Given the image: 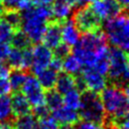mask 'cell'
I'll use <instances>...</instances> for the list:
<instances>
[{"label":"cell","mask_w":129,"mask_h":129,"mask_svg":"<svg viewBox=\"0 0 129 129\" xmlns=\"http://www.w3.org/2000/svg\"><path fill=\"white\" fill-rule=\"evenodd\" d=\"M21 13V30L28 36L31 42H39L42 39L47 21L52 19L50 6L34 4Z\"/></svg>","instance_id":"cell-1"},{"label":"cell","mask_w":129,"mask_h":129,"mask_svg":"<svg viewBox=\"0 0 129 129\" xmlns=\"http://www.w3.org/2000/svg\"><path fill=\"white\" fill-rule=\"evenodd\" d=\"M107 37L101 29L84 33L79 41L74 45L73 55L82 66L92 67L98 53L108 48Z\"/></svg>","instance_id":"cell-2"},{"label":"cell","mask_w":129,"mask_h":129,"mask_svg":"<svg viewBox=\"0 0 129 129\" xmlns=\"http://www.w3.org/2000/svg\"><path fill=\"white\" fill-rule=\"evenodd\" d=\"M106 118L121 119L128 115V88L115 84L106 86L100 94Z\"/></svg>","instance_id":"cell-3"},{"label":"cell","mask_w":129,"mask_h":129,"mask_svg":"<svg viewBox=\"0 0 129 129\" xmlns=\"http://www.w3.org/2000/svg\"><path fill=\"white\" fill-rule=\"evenodd\" d=\"M104 29L107 40L113 46L127 51L129 46V21L127 10L113 18L107 19Z\"/></svg>","instance_id":"cell-4"},{"label":"cell","mask_w":129,"mask_h":129,"mask_svg":"<svg viewBox=\"0 0 129 129\" xmlns=\"http://www.w3.org/2000/svg\"><path fill=\"white\" fill-rule=\"evenodd\" d=\"M79 117L82 121L92 122L95 124H104L106 113L98 93L86 90L82 93L79 107Z\"/></svg>","instance_id":"cell-5"},{"label":"cell","mask_w":129,"mask_h":129,"mask_svg":"<svg viewBox=\"0 0 129 129\" xmlns=\"http://www.w3.org/2000/svg\"><path fill=\"white\" fill-rule=\"evenodd\" d=\"M109 58L110 63L107 75L111 84H115L121 87L127 86L129 77L127 51L113 46L109 49Z\"/></svg>","instance_id":"cell-6"},{"label":"cell","mask_w":129,"mask_h":129,"mask_svg":"<svg viewBox=\"0 0 129 129\" xmlns=\"http://www.w3.org/2000/svg\"><path fill=\"white\" fill-rule=\"evenodd\" d=\"M72 20L74 21L78 30L83 33L99 30L102 26V20L96 15L90 4L79 6L73 13Z\"/></svg>","instance_id":"cell-7"},{"label":"cell","mask_w":129,"mask_h":129,"mask_svg":"<svg viewBox=\"0 0 129 129\" xmlns=\"http://www.w3.org/2000/svg\"><path fill=\"white\" fill-rule=\"evenodd\" d=\"M20 90L31 107L35 108L41 105H45V93L36 77L27 76Z\"/></svg>","instance_id":"cell-8"},{"label":"cell","mask_w":129,"mask_h":129,"mask_svg":"<svg viewBox=\"0 0 129 129\" xmlns=\"http://www.w3.org/2000/svg\"><path fill=\"white\" fill-rule=\"evenodd\" d=\"M90 6L101 20L113 18L127 9L118 0H95Z\"/></svg>","instance_id":"cell-9"},{"label":"cell","mask_w":129,"mask_h":129,"mask_svg":"<svg viewBox=\"0 0 129 129\" xmlns=\"http://www.w3.org/2000/svg\"><path fill=\"white\" fill-rule=\"evenodd\" d=\"M53 57L52 50L44 44H36L31 48V66L30 69L34 74L47 68Z\"/></svg>","instance_id":"cell-10"},{"label":"cell","mask_w":129,"mask_h":129,"mask_svg":"<svg viewBox=\"0 0 129 129\" xmlns=\"http://www.w3.org/2000/svg\"><path fill=\"white\" fill-rule=\"evenodd\" d=\"M82 78L86 85L87 90L100 93L107 86V79L104 75L97 72L92 67H86L82 72Z\"/></svg>","instance_id":"cell-11"},{"label":"cell","mask_w":129,"mask_h":129,"mask_svg":"<svg viewBox=\"0 0 129 129\" xmlns=\"http://www.w3.org/2000/svg\"><path fill=\"white\" fill-rule=\"evenodd\" d=\"M60 22L61 21L55 19H50L47 21L41 40L43 41V44L50 49H53L59 43L62 42L61 32H60Z\"/></svg>","instance_id":"cell-12"},{"label":"cell","mask_w":129,"mask_h":129,"mask_svg":"<svg viewBox=\"0 0 129 129\" xmlns=\"http://www.w3.org/2000/svg\"><path fill=\"white\" fill-rule=\"evenodd\" d=\"M51 115L52 118L60 125H75L80 120L77 110L68 108L66 106H60L59 108L51 111Z\"/></svg>","instance_id":"cell-13"},{"label":"cell","mask_w":129,"mask_h":129,"mask_svg":"<svg viewBox=\"0 0 129 129\" xmlns=\"http://www.w3.org/2000/svg\"><path fill=\"white\" fill-rule=\"evenodd\" d=\"M61 40L69 46H74L80 39V31L72 19H66L60 22Z\"/></svg>","instance_id":"cell-14"},{"label":"cell","mask_w":129,"mask_h":129,"mask_svg":"<svg viewBox=\"0 0 129 129\" xmlns=\"http://www.w3.org/2000/svg\"><path fill=\"white\" fill-rule=\"evenodd\" d=\"M10 104H11V110H12L13 117L21 116V115L28 114L31 112L30 104L28 103L25 96L19 91L14 92V94L10 98Z\"/></svg>","instance_id":"cell-15"},{"label":"cell","mask_w":129,"mask_h":129,"mask_svg":"<svg viewBox=\"0 0 129 129\" xmlns=\"http://www.w3.org/2000/svg\"><path fill=\"white\" fill-rule=\"evenodd\" d=\"M57 74H58L57 72H55L51 68L47 67V68L41 70L40 72H38L35 75H36V79L39 82L42 89L44 91H48V90H51V89L54 88L56 78H57Z\"/></svg>","instance_id":"cell-16"},{"label":"cell","mask_w":129,"mask_h":129,"mask_svg":"<svg viewBox=\"0 0 129 129\" xmlns=\"http://www.w3.org/2000/svg\"><path fill=\"white\" fill-rule=\"evenodd\" d=\"M50 10L52 18L58 21H63L68 19L72 12V6L69 5L63 0H53L50 4Z\"/></svg>","instance_id":"cell-17"},{"label":"cell","mask_w":129,"mask_h":129,"mask_svg":"<svg viewBox=\"0 0 129 129\" xmlns=\"http://www.w3.org/2000/svg\"><path fill=\"white\" fill-rule=\"evenodd\" d=\"M54 88L61 95H63L64 93L69 92L70 90L76 88L75 76H73L71 74H68L66 72L57 74V78H56V82H55Z\"/></svg>","instance_id":"cell-18"},{"label":"cell","mask_w":129,"mask_h":129,"mask_svg":"<svg viewBox=\"0 0 129 129\" xmlns=\"http://www.w3.org/2000/svg\"><path fill=\"white\" fill-rule=\"evenodd\" d=\"M0 16H1V19L6 23H8L14 30L20 29L21 12L17 8H4Z\"/></svg>","instance_id":"cell-19"},{"label":"cell","mask_w":129,"mask_h":129,"mask_svg":"<svg viewBox=\"0 0 129 129\" xmlns=\"http://www.w3.org/2000/svg\"><path fill=\"white\" fill-rule=\"evenodd\" d=\"M11 124L14 129H34L36 124V117L31 113L24 114L14 117V119L11 121Z\"/></svg>","instance_id":"cell-20"},{"label":"cell","mask_w":129,"mask_h":129,"mask_svg":"<svg viewBox=\"0 0 129 129\" xmlns=\"http://www.w3.org/2000/svg\"><path fill=\"white\" fill-rule=\"evenodd\" d=\"M27 72L19 69H13L9 75H8V81L11 87V90L14 92H17L21 89L22 85L24 84L26 78H27Z\"/></svg>","instance_id":"cell-21"},{"label":"cell","mask_w":129,"mask_h":129,"mask_svg":"<svg viewBox=\"0 0 129 129\" xmlns=\"http://www.w3.org/2000/svg\"><path fill=\"white\" fill-rule=\"evenodd\" d=\"M109 63H110V58H109V48L104 49L98 55L96 56L92 68H94L97 72H99L102 75H107L108 70H109Z\"/></svg>","instance_id":"cell-22"},{"label":"cell","mask_w":129,"mask_h":129,"mask_svg":"<svg viewBox=\"0 0 129 129\" xmlns=\"http://www.w3.org/2000/svg\"><path fill=\"white\" fill-rule=\"evenodd\" d=\"M9 44H11L13 47L18 48V49H25V48L30 47L31 41L29 40L28 36L20 28V29L14 30Z\"/></svg>","instance_id":"cell-23"},{"label":"cell","mask_w":129,"mask_h":129,"mask_svg":"<svg viewBox=\"0 0 129 129\" xmlns=\"http://www.w3.org/2000/svg\"><path fill=\"white\" fill-rule=\"evenodd\" d=\"M81 96H82V93L79 92L76 88H74L63 94L62 104H64V106L68 108L78 110L81 103Z\"/></svg>","instance_id":"cell-24"},{"label":"cell","mask_w":129,"mask_h":129,"mask_svg":"<svg viewBox=\"0 0 129 129\" xmlns=\"http://www.w3.org/2000/svg\"><path fill=\"white\" fill-rule=\"evenodd\" d=\"M62 70L68 74L76 76L81 73L82 64L73 54H69L62 59Z\"/></svg>","instance_id":"cell-25"},{"label":"cell","mask_w":129,"mask_h":129,"mask_svg":"<svg viewBox=\"0 0 129 129\" xmlns=\"http://www.w3.org/2000/svg\"><path fill=\"white\" fill-rule=\"evenodd\" d=\"M45 105L49 111H53L62 106V97L56 90H48L45 93Z\"/></svg>","instance_id":"cell-26"},{"label":"cell","mask_w":129,"mask_h":129,"mask_svg":"<svg viewBox=\"0 0 129 129\" xmlns=\"http://www.w3.org/2000/svg\"><path fill=\"white\" fill-rule=\"evenodd\" d=\"M22 59H23V49H18L15 47H10L8 55L6 57L7 63L9 68L12 69H19L21 70L22 67Z\"/></svg>","instance_id":"cell-27"},{"label":"cell","mask_w":129,"mask_h":129,"mask_svg":"<svg viewBox=\"0 0 129 129\" xmlns=\"http://www.w3.org/2000/svg\"><path fill=\"white\" fill-rule=\"evenodd\" d=\"M13 117L11 104H10V97L7 96H0V123L8 122Z\"/></svg>","instance_id":"cell-28"},{"label":"cell","mask_w":129,"mask_h":129,"mask_svg":"<svg viewBox=\"0 0 129 129\" xmlns=\"http://www.w3.org/2000/svg\"><path fill=\"white\" fill-rule=\"evenodd\" d=\"M59 125L58 123L52 118V117H43L39 118L36 121L34 129H58Z\"/></svg>","instance_id":"cell-29"},{"label":"cell","mask_w":129,"mask_h":129,"mask_svg":"<svg viewBox=\"0 0 129 129\" xmlns=\"http://www.w3.org/2000/svg\"><path fill=\"white\" fill-rule=\"evenodd\" d=\"M13 32H14V29L8 23L1 20V23H0V40L9 43Z\"/></svg>","instance_id":"cell-30"},{"label":"cell","mask_w":129,"mask_h":129,"mask_svg":"<svg viewBox=\"0 0 129 129\" xmlns=\"http://www.w3.org/2000/svg\"><path fill=\"white\" fill-rule=\"evenodd\" d=\"M53 49H54V52H52V53H53V56L58 57V58H60V59H63V58H64L67 55H69L70 52H71V46H69L68 44H66V43H63V42L59 43V44H58L56 47H54Z\"/></svg>","instance_id":"cell-31"},{"label":"cell","mask_w":129,"mask_h":129,"mask_svg":"<svg viewBox=\"0 0 129 129\" xmlns=\"http://www.w3.org/2000/svg\"><path fill=\"white\" fill-rule=\"evenodd\" d=\"M11 91L8 78H0V96H7Z\"/></svg>","instance_id":"cell-32"},{"label":"cell","mask_w":129,"mask_h":129,"mask_svg":"<svg viewBox=\"0 0 129 129\" xmlns=\"http://www.w3.org/2000/svg\"><path fill=\"white\" fill-rule=\"evenodd\" d=\"M48 113H49V109L46 107V105H41L33 108V115L38 119L48 116Z\"/></svg>","instance_id":"cell-33"},{"label":"cell","mask_w":129,"mask_h":129,"mask_svg":"<svg viewBox=\"0 0 129 129\" xmlns=\"http://www.w3.org/2000/svg\"><path fill=\"white\" fill-rule=\"evenodd\" d=\"M9 50H10V44L0 40V62H3L4 60H6Z\"/></svg>","instance_id":"cell-34"},{"label":"cell","mask_w":129,"mask_h":129,"mask_svg":"<svg viewBox=\"0 0 129 129\" xmlns=\"http://www.w3.org/2000/svg\"><path fill=\"white\" fill-rule=\"evenodd\" d=\"M97 127H98V124L87 122V121L78 122L77 124L74 125V129H97Z\"/></svg>","instance_id":"cell-35"},{"label":"cell","mask_w":129,"mask_h":129,"mask_svg":"<svg viewBox=\"0 0 129 129\" xmlns=\"http://www.w3.org/2000/svg\"><path fill=\"white\" fill-rule=\"evenodd\" d=\"M10 73V69L3 62H0V78H8Z\"/></svg>","instance_id":"cell-36"},{"label":"cell","mask_w":129,"mask_h":129,"mask_svg":"<svg viewBox=\"0 0 129 129\" xmlns=\"http://www.w3.org/2000/svg\"><path fill=\"white\" fill-rule=\"evenodd\" d=\"M18 0H2L4 8H16Z\"/></svg>","instance_id":"cell-37"},{"label":"cell","mask_w":129,"mask_h":129,"mask_svg":"<svg viewBox=\"0 0 129 129\" xmlns=\"http://www.w3.org/2000/svg\"><path fill=\"white\" fill-rule=\"evenodd\" d=\"M32 1L36 5H46V6H50V4L53 2V0H32Z\"/></svg>","instance_id":"cell-38"},{"label":"cell","mask_w":129,"mask_h":129,"mask_svg":"<svg viewBox=\"0 0 129 129\" xmlns=\"http://www.w3.org/2000/svg\"><path fill=\"white\" fill-rule=\"evenodd\" d=\"M0 129H14L11 122L8 123V122H3V123H0Z\"/></svg>","instance_id":"cell-39"},{"label":"cell","mask_w":129,"mask_h":129,"mask_svg":"<svg viewBox=\"0 0 129 129\" xmlns=\"http://www.w3.org/2000/svg\"><path fill=\"white\" fill-rule=\"evenodd\" d=\"M95 0H78V4L77 6H85V5H89L90 3H92Z\"/></svg>","instance_id":"cell-40"},{"label":"cell","mask_w":129,"mask_h":129,"mask_svg":"<svg viewBox=\"0 0 129 129\" xmlns=\"http://www.w3.org/2000/svg\"><path fill=\"white\" fill-rule=\"evenodd\" d=\"M64 2H67L69 5H71L72 7L73 6H77V4H78V0H63Z\"/></svg>","instance_id":"cell-41"},{"label":"cell","mask_w":129,"mask_h":129,"mask_svg":"<svg viewBox=\"0 0 129 129\" xmlns=\"http://www.w3.org/2000/svg\"><path fill=\"white\" fill-rule=\"evenodd\" d=\"M58 129H74V125H64V124H62V125L59 126Z\"/></svg>","instance_id":"cell-42"},{"label":"cell","mask_w":129,"mask_h":129,"mask_svg":"<svg viewBox=\"0 0 129 129\" xmlns=\"http://www.w3.org/2000/svg\"><path fill=\"white\" fill-rule=\"evenodd\" d=\"M118 1L121 3V5H122L123 7L127 8V6H128V1H129V0H118Z\"/></svg>","instance_id":"cell-43"},{"label":"cell","mask_w":129,"mask_h":129,"mask_svg":"<svg viewBox=\"0 0 129 129\" xmlns=\"http://www.w3.org/2000/svg\"><path fill=\"white\" fill-rule=\"evenodd\" d=\"M1 20H2V19H1V16H0V23H1Z\"/></svg>","instance_id":"cell-44"}]
</instances>
